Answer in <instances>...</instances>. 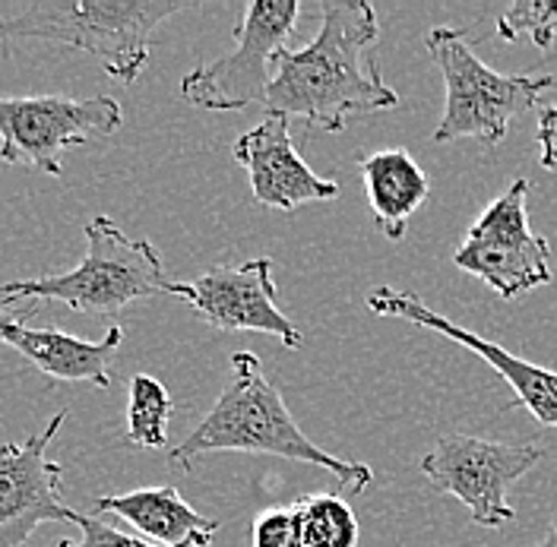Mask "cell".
<instances>
[{"instance_id": "6da1fadb", "label": "cell", "mask_w": 557, "mask_h": 547, "mask_svg": "<svg viewBox=\"0 0 557 547\" xmlns=\"http://www.w3.org/2000/svg\"><path fill=\"white\" fill-rule=\"evenodd\" d=\"M381 38L377 10L364 0H323L320 33L311 45L273 58L267 114L301 117L326 134L346 130L358 114L389 111L399 96L381 79L377 64L364 67L368 51Z\"/></svg>"}, {"instance_id": "7a4b0ae2", "label": "cell", "mask_w": 557, "mask_h": 547, "mask_svg": "<svg viewBox=\"0 0 557 547\" xmlns=\"http://www.w3.org/2000/svg\"><path fill=\"white\" fill-rule=\"evenodd\" d=\"M209 452H257V456H278L292 462H305L333 472L346 494H361L371 484V469L361 462L339 459L313 444L298 427L282 393L257 355L238 351L228 361V383L207 418L184 437V444L172 449V465L194 472V462Z\"/></svg>"}, {"instance_id": "3957f363", "label": "cell", "mask_w": 557, "mask_h": 547, "mask_svg": "<svg viewBox=\"0 0 557 547\" xmlns=\"http://www.w3.org/2000/svg\"><path fill=\"white\" fill-rule=\"evenodd\" d=\"M184 7V0H41L0 16V54L51 41L92 54L114 83L134 86L149 64L156 29Z\"/></svg>"}, {"instance_id": "277c9868", "label": "cell", "mask_w": 557, "mask_h": 547, "mask_svg": "<svg viewBox=\"0 0 557 547\" xmlns=\"http://www.w3.org/2000/svg\"><path fill=\"white\" fill-rule=\"evenodd\" d=\"M86 253L76 270L61 275H41L0 285L3 304L20 301H61L73 313L111 316L134 301L172 295L181 282L162 266L159 250L143 238H127L108 215H96L83 228Z\"/></svg>"}, {"instance_id": "5b68a950", "label": "cell", "mask_w": 557, "mask_h": 547, "mask_svg": "<svg viewBox=\"0 0 557 547\" xmlns=\"http://www.w3.org/2000/svg\"><path fill=\"white\" fill-rule=\"evenodd\" d=\"M424 48L447 86V108L434 142L479 139L485 146H500L522 111L542 104V96L557 86L555 76L491 70L479 61L466 33L453 26H434L424 35Z\"/></svg>"}, {"instance_id": "8992f818", "label": "cell", "mask_w": 557, "mask_h": 547, "mask_svg": "<svg viewBox=\"0 0 557 547\" xmlns=\"http://www.w3.org/2000/svg\"><path fill=\"white\" fill-rule=\"evenodd\" d=\"M298 0H253L235 33V48L181 79V99L203 111H244L267 102L273 58L295 35Z\"/></svg>"}, {"instance_id": "52a82bcc", "label": "cell", "mask_w": 557, "mask_h": 547, "mask_svg": "<svg viewBox=\"0 0 557 547\" xmlns=\"http://www.w3.org/2000/svg\"><path fill=\"white\" fill-rule=\"evenodd\" d=\"M545 456L539 444H497L469 434H444L418 469L437 494L456 497L475 525L504 529L517 519L507 490Z\"/></svg>"}, {"instance_id": "ba28073f", "label": "cell", "mask_w": 557, "mask_h": 547, "mask_svg": "<svg viewBox=\"0 0 557 547\" xmlns=\"http://www.w3.org/2000/svg\"><path fill=\"white\" fill-rule=\"evenodd\" d=\"M529 181L517 177L485 212L475 219L466 240L456 247L453 263L469 275H479L504 301L552 285V247L529 225Z\"/></svg>"}, {"instance_id": "9c48e42d", "label": "cell", "mask_w": 557, "mask_h": 547, "mask_svg": "<svg viewBox=\"0 0 557 547\" xmlns=\"http://www.w3.org/2000/svg\"><path fill=\"white\" fill-rule=\"evenodd\" d=\"M124 124L121 104L108 96H26L0 99V162L29 165L35 172L61 177V156L70 146L117 134Z\"/></svg>"}, {"instance_id": "30bf717a", "label": "cell", "mask_w": 557, "mask_h": 547, "mask_svg": "<svg viewBox=\"0 0 557 547\" xmlns=\"http://www.w3.org/2000/svg\"><path fill=\"white\" fill-rule=\"evenodd\" d=\"M197 316L222 333H263L276 336L288 351L305 345L301 330L278 310V285L273 278V260L257 257L242 266H219L181 282L177 291Z\"/></svg>"}, {"instance_id": "8fae6325", "label": "cell", "mask_w": 557, "mask_h": 547, "mask_svg": "<svg viewBox=\"0 0 557 547\" xmlns=\"http://www.w3.org/2000/svg\"><path fill=\"white\" fill-rule=\"evenodd\" d=\"M64 421L67 411H58L35 437L0 446V547H23L45 522L79 519L61 500L64 469L51 459V444Z\"/></svg>"}, {"instance_id": "7c38bea8", "label": "cell", "mask_w": 557, "mask_h": 547, "mask_svg": "<svg viewBox=\"0 0 557 547\" xmlns=\"http://www.w3.org/2000/svg\"><path fill=\"white\" fill-rule=\"evenodd\" d=\"M368 308L377 316H393V320H409L412 326L431 330L450 343L469 348L472 355H479L487 368H494L497 376L513 389L517 402L529 411L539 424L557 427V371H548L542 364L522 361L513 351L500 348L485 336L453 323L447 316H441L431 304H424V298H418L416 291H399L393 285H381L368 295Z\"/></svg>"}, {"instance_id": "4fadbf2b", "label": "cell", "mask_w": 557, "mask_h": 547, "mask_svg": "<svg viewBox=\"0 0 557 547\" xmlns=\"http://www.w3.org/2000/svg\"><path fill=\"white\" fill-rule=\"evenodd\" d=\"M232 156L247 172L253 203L295 212L301 206L339 197V184L311 172V165L301 159L285 117L267 114L253 130L235 139Z\"/></svg>"}, {"instance_id": "5bb4252c", "label": "cell", "mask_w": 557, "mask_h": 547, "mask_svg": "<svg viewBox=\"0 0 557 547\" xmlns=\"http://www.w3.org/2000/svg\"><path fill=\"white\" fill-rule=\"evenodd\" d=\"M0 343L16 348L29 364L51 380L111 386V364L124 343V330L111 326L99 343L76 339L64 330H33L23 316H0Z\"/></svg>"}, {"instance_id": "9a60e30c", "label": "cell", "mask_w": 557, "mask_h": 547, "mask_svg": "<svg viewBox=\"0 0 557 547\" xmlns=\"http://www.w3.org/2000/svg\"><path fill=\"white\" fill-rule=\"evenodd\" d=\"M364 194L374 222L386 240H403L421 203L431 194L428 174L421 172L409 149H381L358 162Z\"/></svg>"}, {"instance_id": "2e32d148", "label": "cell", "mask_w": 557, "mask_h": 547, "mask_svg": "<svg viewBox=\"0 0 557 547\" xmlns=\"http://www.w3.org/2000/svg\"><path fill=\"white\" fill-rule=\"evenodd\" d=\"M96 513L121 515L124 522H131L137 529L146 542L162 547L187 545L197 535L219 532V522L197 513L172 484H165V487H139V490L114 494V497H99Z\"/></svg>"}, {"instance_id": "e0dca14e", "label": "cell", "mask_w": 557, "mask_h": 547, "mask_svg": "<svg viewBox=\"0 0 557 547\" xmlns=\"http://www.w3.org/2000/svg\"><path fill=\"white\" fill-rule=\"evenodd\" d=\"M172 414V393L156 376H131V386H127V444L139 446V449H162L169 444Z\"/></svg>"}, {"instance_id": "ac0fdd59", "label": "cell", "mask_w": 557, "mask_h": 547, "mask_svg": "<svg viewBox=\"0 0 557 547\" xmlns=\"http://www.w3.org/2000/svg\"><path fill=\"white\" fill-rule=\"evenodd\" d=\"M305 522L308 547H358L361 525L343 497L336 494H305L295 500Z\"/></svg>"}, {"instance_id": "d6986e66", "label": "cell", "mask_w": 557, "mask_h": 547, "mask_svg": "<svg viewBox=\"0 0 557 547\" xmlns=\"http://www.w3.org/2000/svg\"><path fill=\"white\" fill-rule=\"evenodd\" d=\"M557 35V0H517L497 16V38L520 41L532 38L542 51L555 45Z\"/></svg>"}, {"instance_id": "ffe728a7", "label": "cell", "mask_w": 557, "mask_h": 547, "mask_svg": "<svg viewBox=\"0 0 557 547\" xmlns=\"http://www.w3.org/2000/svg\"><path fill=\"white\" fill-rule=\"evenodd\" d=\"M250 547H308L298 504L273 507L253 519Z\"/></svg>"}, {"instance_id": "44dd1931", "label": "cell", "mask_w": 557, "mask_h": 547, "mask_svg": "<svg viewBox=\"0 0 557 547\" xmlns=\"http://www.w3.org/2000/svg\"><path fill=\"white\" fill-rule=\"evenodd\" d=\"M76 525H79V538L76 542H61L58 547H162V545H152V542H146V538H134V535H124V532H117V529H111V525H104L102 519H96V515H79L76 519ZM212 545V535H197V538H190L187 545H177V547H209Z\"/></svg>"}, {"instance_id": "7402d4cb", "label": "cell", "mask_w": 557, "mask_h": 547, "mask_svg": "<svg viewBox=\"0 0 557 547\" xmlns=\"http://www.w3.org/2000/svg\"><path fill=\"white\" fill-rule=\"evenodd\" d=\"M539 165L545 172H557V104H539Z\"/></svg>"}, {"instance_id": "603a6c76", "label": "cell", "mask_w": 557, "mask_h": 547, "mask_svg": "<svg viewBox=\"0 0 557 547\" xmlns=\"http://www.w3.org/2000/svg\"><path fill=\"white\" fill-rule=\"evenodd\" d=\"M532 547H557V519H555V525L548 529V535H545L539 545H532Z\"/></svg>"}, {"instance_id": "cb8c5ba5", "label": "cell", "mask_w": 557, "mask_h": 547, "mask_svg": "<svg viewBox=\"0 0 557 547\" xmlns=\"http://www.w3.org/2000/svg\"><path fill=\"white\" fill-rule=\"evenodd\" d=\"M3 308H7V304H3V301H0V310H3Z\"/></svg>"}]
</instances>
